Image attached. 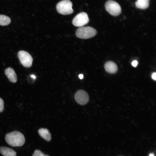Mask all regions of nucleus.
Instances as JSON below:
<instances>
[{"instance_id":"nucleus-14","label":"nucleus","mask_w":156,"mask_h":156,"mask_svg":"<svg viewBox=\"0 0 156 156\" xmlns=\"http://www.w3.org/2000/svg\"><path fill=\"white\" fill-rule=\"evenodd\" d=\"M32 156H49L47 155L44 154L40 151L36 150L32 155Z\"/></svg>"},{"instance_id":"nucleus-16","label":"nucleus","mask_w":156,"mask_h":156,"mask_svg":"<svg viewBox=\"0 0 156 156\" xmlns=\"http://www.w3.org/2000/svg\"><path fill=\"white\" fill-rule=\"evenodd\" d=\"M132 65L134 67H136L138 64V61L136 60H133L131 63Z\"/></svg>"},{"instance_id":"nucleus-5","label":"nucleus","mask_w":156,"mask_h":156,"mask_svg":"<svg viewBox=\"0 0 156 156\" xmlns=\"http://www.w3.org/2000/svg\"><path fill=\"white\" fill-rule=\"evenodd\" d=\"M18 56L19 60L24 67L29 68L31 66L33 59L28 52L21 50L18 52Z\"/></svg>"},{"instance_id":"nucleus-3","label":"nucleus","mask_w":156,"mask_h":156,"mask_svg":"<svg viewBox=\"0 0 156 156\" xmlns=\"http://www.w3.org/2000/svg\"><path fill=\"white\" fill-rule=\"evenodd\" d=\"M73 4L69 0H63L59 2L57 5V12L63 15H68L72 13L73 10L72 8Z\"/></svg>"},{"instance_id":"nucleus-11","label":"nucleus","mask_w":156,"mask_h":156,"mask_svg":"<svg viewBox=\"0 0 156 156\" xmlns=\"http://www.w3.org/2000/svg\"><path fill=\"white\" fill-rule=\"evenodd\" d=\"M0 153L4 156H16V153L15 151L6 147H0Z\"/></svg>"},{"instance_id":"nucleus-9","label":"nucleus","mask_w":156,"mask_h":156,"mask_svg":"<svg viewBox=\"0 0 156 156\" xmlns=\"http://www.w3.org/2000/svg\"><path fill=\"white\" fill-rule=\"evenodd\" d=\"M104 68L107 72L111 74L116 73L118 70V67L116 64L111 61L107 62L105 63Z\"/></svg>"},{"instance_id":"nucleus-18","label":"nucleus","mask_w":156,"mask_h":156,"mask_svg":"<svg viewBox=\"0 0 156 156\" xmlns=\"http://www.w3.org/2000/svg\"><path fill=\"white\" fill-rule=\"evenodd\" d=\"M79 77L80 79H82L83 78V75L82 74H80L79 75Z\"/></svg>"},{"instance_id":"nucleus-17","label":"nucleus","mask_w":156,"mask_h":156,"mask_svg":"<svg viewBox=\"0 0 156 156\" xmlns=\"http://www.w3.org/2000/svg\"><path fill=\"white\" fill-rule=\"evenodd\" d=\"M152 78L155 80L156 79V73L155 72L153 73L152 75Z\"/></svg>"},{"instance_id":"nucleus-4","label":"nucleus","mask_w":156,"mask_h":156,"mask_svg":"<svg viewBox=\"0 0 156 156\" xmlns=\"http://www.w3.org/2000/svg\"><path fill=\"white\" fill-rule=\"evenodd\" d=\"M105 7L106 10L111 15L116 16L121 13L120 6L115 1L109 0L105 3Z\"/></svg>"},{"instance_id":"nucleus-12","label":"nucleus","mask_w":156,"mask_h":156,"mask_svg":"<svg viewBox=\"0 0 156 156\" xmlns=\"http://www.w3.org/2000/svg\"><path fill=\"white\" fill-rule=\"evenodd\" d=\"M149 0H137L135 2L136 7L139 9H145L149 5Z\"/></svg>"},{"instance_id":"nucleus-1","label":"nucleus","mask_w":156,"mask_h":156,"mask_svg":"<svg viewBox=\"0 0 156 156\" xmlns=\"http://www.w3.org/2000/svg\"><path fill=\"white\" fill-rule=\"evenodd\" d=\"M5 139L8 144L12 147L22 146L25 141L23 134L17 131L7 133L5 135Z\"/></svg>"},{"instance_id":"nucleus-19","label":"nucleus","mask_w":156,"mask_h":156,"mask_svg":"<svg viewBox=\"0 0 156 156\" xmlns=\"http://www.w3.org/2000/svg\"><path fill=\"white\" fill-rule=\"evenodd\" d=\"M31 77L34 79L36 78V77L34 75H31Z\"/></svg>"},{"instance_id":"nucleus-6","label":"nucleus","mask_w":156,"mask_h":156,"mask_svg":"<svg viewBox=\"0 0 156 156\" xmlns=\"http://www.w3.org/2000/svg\"><path fill=\"white\" fill-rule=\"evenodd\" d=\"M89 21V19L87 14L85 12H81L75 16L72 22L75 26L81 27L87 24Z\"/></svg>"},{"instance_id":"nucleus-13","label":"nucleus","mask_w":156,"mask_h":156,"mask_svg":"<svg viewBox=\"0 0 156 156\" xmlns=\"http://www.w3.org/2000/svg\"><path fill=\"white\" fill-rule=\"evenodd\" d=\"M10 22L11 19L9 17L4 15L0 14V25H7Z\"/></svg>"},{"instance_id":"nucleus-15","label":"nucleus","mask_w":156,"mask_h":156,"mask_svg":"<svg viewBox=\"0 0 156 156\" xmlns=\"http://www.w3.org/2000/svg\"><path fill=\"white\" fill-rule=\"evenodd\" d=\"M4 109V102L3 99L0 97V112H2Z\"/></svg>"},{"instance_id":"nucleus-8","label":"nucleus","mask_w":156,"mask_h":156,"mask_svg":"<svg viewBox=\"0 0 156 156\" xmlns=\"http://www.w3.org/2000/svg\"><path fill=\"white\" fill-rule=\"evenodd\" d=\"M5 74L10 82L13 83L16 82L17 76L13 68L10 67L6 68L5 70Z\"/></svg>"},{"instance_id":"nucleus-2","label":"nucleus","mask_w":156,"mask_h":156,"mask_svg":"<svg viewBox=\"0 0 156 156\" xmlns=\"http://www.w3.org/2000/svg\"><path fill=\"white\" fill-rule=\"evenodd\" d=\"M96 33V30L92 27H81L77 30L76 35L79 38L87 39L94 36Z\"/></svg>"},{"instance_id":"nucleus-7","label":"nucleus","mask_w":156,"mask_h":156,"mask_svg":"<svg viewBox=\"0 0 156 156\" xmlns=\"http://www.w3.org/2000/svg\"><path fill=\"white\" fill-rule=\"evenodd\" d=\"M75 98L77 102L81 105H86L89 100V96L87 93L82 90H79L76 92Z\"/></svg>"},{"instance_id":"nucleus-10","label":"nucleus","mask_w":156,"mask_h":156,"mask_svg":"<svg viewBox=\"0 0 156 156\" xmlns=\"http://www.w3.org/2000/svg\"><path fill=\"white\" fill-rule=\"evenodd\" d=\"M40 135L47 141H49L51 139V135L49 130L47 129L41 128L38 131Z\"/></svg>"},{"instance_id":"nucleus-20","label":"nucleus","mask_w":156,"mask_h":156,"mask_svg":"<svg viewBox=\"0 0 156 156\" xmlns=\"http://www.w3.org/2000/svg\"><path fill=\"white\" fill-rule=\"evenodd\" d=\"M149 156H154V155L153 154H151L149 155Z\"/></svg>"}]
</instances>
